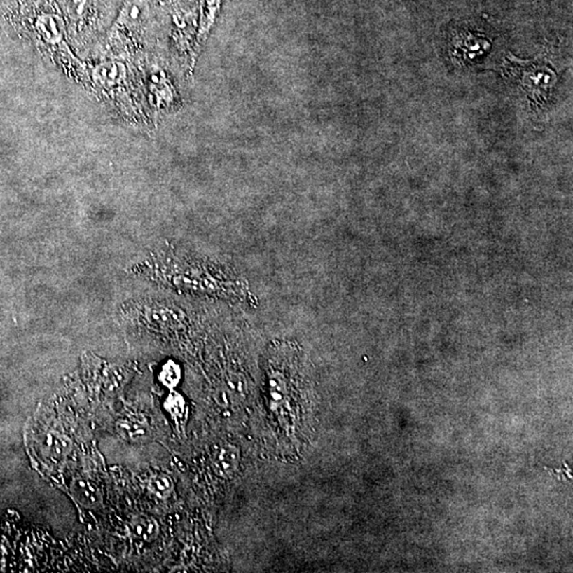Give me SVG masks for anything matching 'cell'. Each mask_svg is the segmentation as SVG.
<instances>
[{
    "label": "cell",
    "instance_id": "cell-3",
    "mask_svg": "<svg viewBox=\"0 0 573 573\" xmlns=\"http://www.w3.org/2000/svg\"><path fill=\"white\" fill-rule=\"evenodd\" d=\"M216 459H217V467H219V471L226 477L232 476L238 467V450L230 445H226V447L220 449Z\"/></svg>",
    "mask_w": 573,
    "mask_h": 573
},
{
    "label": "cell",
    "instance_id": "cell-2",
    "mask_svg": "<svg viewBox=\"0 0 573 573\" xmlns=\"http://www.w3.org/2000/svg\"><path fill=\"white\" fill-rule=\"evenodd\" d=\"M38 29L48 42H59L63 36V22L55 14L41 16L38 20Z\"/></svg>",
    "mask_w": 573,
    "mask_h": 573
},
{
    "label": "cell",
    "instance_id": "cell-4",
    "mask_svg": "<svg viewBox=\"0 0 573 573\" xmlns=\"http://www.w3.org/2000/svg\"><path fill=\"white\" fill-rule=\"evenodd\" d=\"M546 469H548L552 475L556 476L560 480L564 479V477L566 478L567 480H571L570 473H569L570 469H569L567 465L566 467H564L562 469H558V471H556V469H550L549 467H546Z\"/></svg>",
    "mask_w": 573,
    "mask_h": 573
},
{
    "label": "cell",
    "instance_id": "cell-5",
    "mask_svg": "<svg viewBox=\"0 0 573 573\" xmlns=\"http://www.w3.org/2000/svg\"><path fill=\"white\" fill-rule=\"evenodd\" d=\"M88 3V0H71V4H73L74 7H75L76 11L79 14L84 11Z\"/></svg>",
    "mask_w": 573,
    "mask_h": 573
},
{
    "label": "cell",
    "instance_id": "cell-1",
    "mask_svg": "<svg viewBox=\"0 0 573 573\" xmlns=\"http://www.w3.org/2000/svg\"><path fill=\"white\" fill-rule=\"evenodd\" d=\"M512 64L515 71H518L520 83L525 90L535 97H545L555 84V75L547 66L541 63H530L514 59Z\"/></svg>",
    "mask_w": 573,
    "mask_h": 573
}]
</instances>
